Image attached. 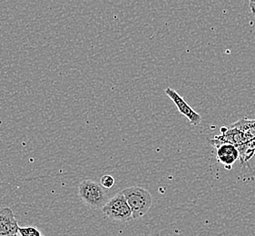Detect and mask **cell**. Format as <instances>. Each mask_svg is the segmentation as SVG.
Returning <instances> with one entry per match:
<instances>
[{
	"instance_id": "obj_1",
	"label": "cell",
	"mask_w": 255,
	"mask_h": 236,
	"mask_svg": "<svg viewBox=\"0 0 255 236\" xmlns=\"http://www.w3.org/2000/svg\"><path fill=\"white\" fill-rule=\"evenodd\" d=\"M132 211L133 219H139L147 214L153 205L152 195L140 186H131L122 191Z\"/></svg>"
},
{
	"instance_id": "obj_2",
	"label": "cell",
	"mask_w": 255,
	"mask_h": 236,
	"mask_svg": "<svg viewBox=\"0 0 255 236\" xmlns=\"http://www.w3.org/2000/svg\"><path fill=\"white\" fill-rule=\"evenodd\" d=\"M78 195L85 205L93 209H102L109 200L102 185L90 179L83 180L79 184Z\"/></svg>"
},
{
	"instance_id": "obj_3",
	"label": "cell",
	"mask_w": 255,
	"mask_h": 236,
	"mask_svg": "<svg viewBox=\"0 0 255 236\" xmlns=\"http://www.w3.org/2000/svg\"><path fill=\"white\" fill-rule=\"evenodd\" d=\"M102 212L113 221L128 222L133 218L131 208L122 192L110 198L103 207Z\"/></svg>"
},
{
	"instance_id": "obj_4",
	"label": "cell",
	"mask_w": 255,
	"mask_h": 236,
	"mask_svg": "<svg viewBox=\"0 0 255 236\" xmlns=\"http://www.w3.org/2000/svg\"><path fill=\"white\" fill-rule=\"evenodd\" d=\"M210 142L216 148L217 161L220 164L225 165V169H232L235 162L240 158L237 146L229 143L221 142L215 138L211 139Z\"/></svg>"
},
{
	"instance_id": "obj_5",
	"label": "cell",
	"mask_w": 255,
	"mask_h": 236,
	"mask_svg": "<svg viewBox=\"0 0 255 236\" xmlns=\"http://www.w3.org/2000/svg\"><path fill=\"white\" fill-rule=\"evenodd\" d=\"M165 94L174 102L179 112L188 119L191 124L194 126L199 125L202 122V117L189 106V104L179 95L178 93L173 88H167L165 89Z\"/></svg>"
},
{
	"instance_id": "obj_6",
	"label": "cell",
	"mask_w": 255,
	"mask_h": 236,
	"mask_svg": "<svg viewBox=\"0 0 255 236\" xmlns=\"http://www.w3.org/2000/svg\"><path fill=\"white\" fill-rule=\"evenodd\" d=\"M18 223L15 219L13 211L9 207H4L0 210V236H17Z\"/></svg>"
},
{
	"instance_id": "obj_7",
	"label": "cell",
	"mask_w": 255,
	"mask_h": 236,
	"mask_svg": "<svg viewBox=\"0 0 255 236\" xmlns=\"http://www.w3.org/2000/svg\"><path fill=\"white\" fill-rule=\"evenodd\" d=\"M221 134L215 136L214 138L219 140L221 142L224 143H229V144H234V145H241L247 142L245 138L244 133L239 131L238 129L235 128L232 124L229 126H223L220 129Z\"/></svg>"
},
{
	"instance_id": "obj_8",
	"label": "cell",
	"mask_w": 255,
	"mask_h": 236,
	"mask_svg": "<svg viewBox=\"0 0 255 236\" xmlns=\"http://www.w3.org/2000/svg\"><path fill=\"white\" fill-rule=\"evenodd\" d=\"M237 148L240 154L241 164L245 165L255 155V138L247 141L245 144L238 145Z\"/></svg>"
},
{
	"instance_id": "obj_9",
	"label": "cell",
	"mask_w": 255,
	"mask_h": 236,
	"mask_svg": "<svg viewBox=\"0 0 255 236\" xmlns=\"http://www.w3.org/2000/svg\"><path fill=\"white\" fill-rule=\"evenodd\" d=\"M18 234L20 236H45L36 227L24 226L18 227Z\"/></svg>"
},
{
	"instance_id": "obj_10",
	"label": "cell",
	"mask_w": 255,
	"mask_h": 236,
	"mask_svg": "<svg viewBox=\"0 0 255 236\" xmlns=\"http://www.w3.org/2000/svg\"><path fill=\"white\" fill-rule=\"evenodd\" d=\"M100 185H102L106 189H110L115 185V178L112 175H103L100 180Z\"/></svg>"
},
{
	"instance_id": "obj_11",
	"label": "cell",
	"mask_w": 255,
	"mask_h": 236,
	"mask_svg": "<svg viewBox=\"0 0 255 236\" xmlns=\"http://www.w3.org/2000/svg\"><path fill=\"white\" fill-rule=\"evenodd\" d=\"M250 8L253 15H255V2H250Z\"/></svg>"
},
{
	"instance_id": "obj_12",
	"label": "cell",
	"mask_w": 255,
	"mask_h": 236,
	"mask_svg": "<svg viewBox=\"0 0 255 236\" xmlns=\"http://www.w3.org/2000/svg\"><path fill=\"white\" fill-rule=\"evenodd\" d=\"M250 2H255V0H249Z\"/></svg>"
},
{
	"instance_id": "obj_13",
	"label": "cell",
	"mask_w": 255,
	"mask_h": 236,
	"mask_svg": "<svg viewBox=\"0 0 255 236\" xmlns=\"http://www.w3.org/2000/svg\"><path fill=\"white\" fill-rule=\"evenodd\" d=\"M20 236L19 235H17V236Z\"/></svg>"
}]
</instances>
